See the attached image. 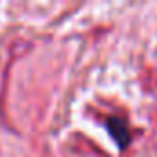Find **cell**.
Listing matches in <instances>:
<instances>
[{
	"label": "cell",
	"instance_id": "1",
	"mask_svg": "<svg viewBox=\"0 0 157 157\" xmlns=\"http://www.w3.org/2000/svg\"><path fill=\"white\" fill-rule=\"evenodd\" d=\"M107 128L111 131V135L115 137V140L118 142V146H126L128 140H129V131H128V124L122 120V118H117V117H111L107 118Z\"/></svg>",
	"mask_w": 157,
	"mask_h": 157
}]
</instances>
